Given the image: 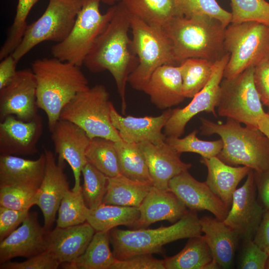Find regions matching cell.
I'll return each instance as SVG.
<instances>
[{
	"mask_svg": "<svg viewBox=\"0 0 269 269\" xmlns=\"http://www.w3.org/2000/svg\"><path fill=\"white\" fill-rule=\"evenodd\" d=\"M131 13L121 1L115 4V13L99 35L84 64L90 71H108L113 77L122 101L126 108L125 91L131 73L138 64V59L129 36Z\"/></svg>",
	"mask_w": 269,
	"mask_h": 269,
	"instance_id": "cell-1",
	"label": "cell"
},
{
	"mask_svg": "<svg viewBox=\"0 0 269 269\" xmlns=\"http://www.w3.org/2000/svg\"><path fill=\"white\" fill-rule=\"evenodd\" d=\"M32 70L36 81L37 105L46 114L50 131L65 106L90 87L88 81L80 66L54 57L35 60Z\"/></svg>",
	"mask_w": 269,
	"mask_h": 269,
	"instance_id": "cell-2",
	"label": "cell"
},
{
	"mask_svg": "<svg viewBox=\"0 0 269 269\" xmlns=\"http://www.w3.org/2000/svg\"><path fill=\"white\" fill-rule=\"evenodd\" d=\"M223 24L205 16L187 18L177 15L163 28L170 39L174 60L179 65L189 58H201L214 62L226 53Z\"/></svg>",
	"mask_w": 269,
	"mask_h": 269,
	"instance_id": "cell-3",
	"label": "cell"
},
{
	"mask_svg": "<svg viewBox=\"0 0 269 269\" xmlns=\"http://www.w3.org/2000/svg\"><path fill=\"white\" fill-rule=\"evenodd\" d=\"M224 123L201 118V134L219 135L223 143L217 156L232 166L242 165L256 172L269 168V139L258 128L242 127L240 122L227 118Z\"/></svg>",
	"mask_w": 269,
	"mask_h": 269,
	"instance_id": "cell-4",
	"label": "cell"
},
{
	"mask_svg": "<svg viewBox=\"0 0 269 269\" xmlns=\"http://www.w3.org/2000/svg\"><path fill=\"white\" fill-rule=\"evenodd\" d=\"M202 233L196 212L190 210L169 226L126 230L114 228L110 231V239L116 259L124 260L139 255L162 254L164 245Z\"/></svg>",
	"mask_w": 269,
	"mask_h": 269,
	"instance_id": "cell-5",
	"label": "cell"
},
{
	"mask_svg": "<svg viewBox=\"0 0 269 269\" xmlns=\"http://www.w3.org/2000/svg\"><path fill=\"white\" fill-rule=\"evenodd\" d=\"M224 47L229 60L223 78L232 79L269 60V26L256 21L231 22L225 29Z\"/></svg>",
	"mask_w": 269,
	"mask_h": 269,
	"instance_id": "cell-6",
	"label": "cell"
},
{
	"mask_svg": "<svg viewBox=\"0 0 269 269\" xmlns=\"http://www.w3.org/2000/svg\"><path fill=\"white\" fill-rule=\"evenodd\" d=\"M131 30L138 64L130 75L128 82L133 88L142 91L158 67L177 64L171 42L163 28L150 25L131 13Z\"/></svg>",
	"mask_w": 269,
	"mask_h": 269,
	"instance_id": "cell-7",
	"label": "cell"
},
{
	"mask_svg": "<svg viewBox=\"0 0 269 269\" xmlns=\"http://www.w3.org/2000/svg\"><path fill=\"white\" fill-rule=\"evenodd\" d=\"M112 105L106 88L97 84L77 94L63 108L60 119L78 126L90 139L100 137L119 141L122 139L111 119Z\"/></svg>",
	"mask_w": 269,
	"mask_h": 269,
	"instance_id": "cell-8",
	"label": "cell"
},
{
	"mask_svg": "<svg viewBox=\"0 0 269 269\" xmlns=\"http://www.w3.org/2000/svg\"><path fill=\"white\" fill-rule=\"evenodd\" d=\"M100 0H83V4L67 37L51 48L53 57L81 67L96 40L115 11V4L105 13L100 10Z\"/></svg>",
	"mask_w": 269,
	"mask_h": 269,
	"instance_id": "cell-9",
	"label": "cell"
},
{
	"mask_svg": "<svg viewBox=\"0 0 269 269\" xmlns=\"http://www.w3.org/2000/svg\"><path fill=\"white\" fill-rule=\"evenodd\" d=\"M83 0H49L41 16L28 25L18 46L12 55L18 62L36 45L44 41L56 43L70 32L81 8Z\"/></svg>",
	"mask_w": 269,
	"mask_h": 269,
	"instance_id": "cell-10",
	"label": "cell"
},
{
	"mask_svg": "<svg viewBox=\"0 0 269 269\" xmlns=\"http://www.w3.org/2000/svg\"><path fill=\"white\" fill-rule=\"evenodd\" d=\"M254 69L251 67L234 78H223L217 108L220 117L258 128L259 121L266 112L255 85Z\"/></svg>",
	"mask_w": 269,
	"mask_h": 269,
	"instance_id": "cell-11",
	"label": "cell"
},
{
	"mask_svg": "<svg viewBox=\"0 0 269 269\" xmlns=\"http://www.w3.org/2000/svg\"><path fill=\"white\" fill-rule=\"evenodd\" d=\"M229 60V54L226 53L215 62L212 74L206 86L186 106L172 110L163 129L166 137H179L184 133L188 122L200 112L211 113L217 117L215 108L220 98V84Z\"/></svg>",
	"mask_w": 269,
	"mask_h": 269,
	"instance_id": "cell-12",
	"label": "cell"
},
{
	"mask_svg": "<svg viewBox=\"0 0 269 269\" xmlns=\"http://www.w3.org/2000/svg\"><path fill=\"white\" fill-rule=\"evenodd\" d=\"M58 163L65 165L67 162L73 173L74 191L81 189L80 176L87 163L86 151L91 139L86 132L74 123L60 119L50 131Z\"/></svg>",
	"mask_w": 269,
	"mask_h": 269,
	"instance_id": "cell-13",
	"label": "cell"
},
{
	"mask_svg": "<svg viewBox=\"0 0 269 269\" xmlns=\"http://www.w3.org/2000/svg\"><path fill=\"white\" fill-rule=\"evenodd\" d=\"M256 192L254 171L251 169L244 184L234 193L223 221L245 240L254 239L265 210L257 199Z\"/></svg>",
	"mask_w": 269,
	"mask_h": 269,
	"instance_id": "cell-14",
	"label": "cell"
},
{
	"mask_svg": "<svg viewBox=\"0 0 269 269\" xmlns=\"http://www.w3.org/2000/svg\"><path fill=\"white\" fill-rule=\"evenodd\" d=\"M36 81L32 69L17 70L12 80L0 90V118L13 115L29 121L37 115Z\"/></svg>",
	"mask_w": 269,
	"mask_h": 269,
	"instance_id": "cell-15",
	"label": "cell"
},
{
	"mask_svg": "<svg viewBox=\"0 0 269 269\" xmlns=\"http://www.w3.org/2000/svg\"><path fill=\"white\" fill-rule=\"evenodd\" d=\"M42 119L38 114L29 121L10 115L0 123V154L32 155L43 133Z\"/></svg>",
	"mask_w": 269,
	"mask_h": 269,
	"instance_id": "cell-16",
	"label": "cell"
},
{
	"mask_svg": "<svg viewBox=\"0 0 269 269\" xmlns=\"http://www.w3.org/2000/svg\"><path fill=\"white\" fill-rule=\"evenodd\" d=\"M169 189L191 211L207 210L222 221L225 220L229 211L205 182L197 180L188 170L172 178L169 183Z\"/></svg>",
	"mask_w": 269,
	"mask_h": 269,
	"instance_id": "cell-17",
	"label": "cell"
},
{
	"mask_svg": "<svg viewBox=\"0 0 269 269\" xmlns=\"http://www.w3.org/2000/svg\"><path fill=\"white\" fill-rule=\"evenodd\" d=\"M46 157L44 174L38 188L36 205L44 217V227L50 230L61 201L69 190V182L64 172L65 165L56 162L53 152L44 148Z\"/></svg>",
	"mask_w": 269,
	"mask_h": 269,
	"instance_id": "cell-18",
	"label": "cell"
},
{
	"mask_svg": "<svg viewBox=\"0 0 269 269\" xmlns=\"http://www.w3.org/2000/svg\"><path fill=\"white\" fill-rule=\"evenodd\" d=\"M47 231L36 212H29L22 225L0 243V264L12 258H29L46 251Z\"/></svg>",
	"mask_w": 269,
	"mask_h": 269,
	"instance_id": "cell-19",
	"label": "cell"
},
{
	"mask_svg": "<svg viewBox=\"0 0 269 269\" xmlns=\"http://www.w3.org/2000/svg\"><path fill=\"white\" fill-rule=\"evenodd\" d=\"M172 110L168 109L156 117H124L111 106V119L114 127L124 141L139 143L149 142L159 144L165 141L166 136L162 132Z\"/></svg>",
	"mask_w": 269,
	"mask_h": 269,
	"instance_id": "cell-20",
	"label": "cell"
},
{
	"mask_svg": "<svg viewBox=\"0 0 269 269\" xmlns=\"http://www.w3.org/2000/svg\"><path fill=\"white\" fill-rule=\"evenodd\" d=\"M137 144L146 161L152 185L159 189L169 190L170 180L192 166L182 161L181 154L166 141L159 144L147 141Z\"/></svg>",
	"mask_w": 269,
	"mask_h": 269,
	"instance_id": "cell-21",
	"label": "cell"
},
{
	"mask_svg": "<svg viewBox=\"0 0 269 269\" xmlns=\"http://www.w3.org/2000/svg\"><path fill=\"white\" fill-rule=\"evenodd\" d=\"M96 231L87 222L47 231L46 251L62 264L74 262L82 255Z\"/></svg>",
	"mask_w": 269,
	"mask_h": 269,
	"instance_id": "cell-22",
	"label": "cell"
},
{
	"mask_svg": "<svg viewBox=\"0 0 269 269\" xmlns=\"http://www.w3.org/2000/svg\"><path fill=\"white\" fill-rule=\"evenodd\" d=\"M138 208L140 215L134 229L145 228L163 220L174 223L188 211L172 192L160 190L153 186Z\"/></svg>",
	"mask_w": 269,
	"mask_h": 269,
	"instance_id": "cell-23",
	"label": "cell"
},
{
	"mask_svg": "<svg viewBox=\"0 0 269 269\" xmlns=\"http://www.w3.org/2000/svg\"><path fill=\"white\" fill-rule=\"evenodd\" d=\"M160 109L177 105L185 98L179 65H164L155 70L142 89Z\"/></svg>",
	"mask_w": 269,
	"mask_h": 269,
	"instance_id": "cell-24",
	"label": "cell"
},
{
	"mask_svg": "<svg viewBox=\"0 0 269 269\" xmlns=\"http://www.w3.org/2000/svg\"><path fill=\"white\" fill-rule=\"evenodd\" d=\"M199 221L214 261L219 266L229 268L233 264L239 235L216 218L204 216Z\"/></svg>",
	"mask_w": 269,
	"mask_h": 269,
	"instance_id": "cell-25",
	"label": "cell"
},
{
	"mask_svg": "<svg viewBox=\"0 0 269 269\" xmlns=\"http://www.w3.org/2000/svg\"><path fill=\"white\" fill-rule=\"evenodd\" d=\"M45 163L44 152L35 160L0 155V186L21 185L38 188L43 178Z\"/></svg>",
	"mask_w": 269,
	"mask_h": 269,
	"instance_id": "cell-26",
	"label": "cell"
},
{
	"mask_svg": "<svg viewBox=\"0 0 269 269\" xmlns=\"http://www.w3.org/2000/svg\"><path fill=\"white\" fill-rule=\"evenodd\" d=\"M200 161L208 169L205 182L230 210L238 185L252 169L245 166L229 165L217 156L202 157Z\"/></svg>",
	"mask_w": 269,
	"mask_h": 269,
	"instance_id": "cell-27",
	"label": "cell"
},
{
	"mask_svg": "<svg viewBox=\"0 0 269 269\" xmlns=\"http://www.w3.org/2000/svg\"><path fill=\"white\" fill-rule=\"evenodd\" d=\"M163 260L165 269H213L219 267L204 236L201 235L189 238L180 252Z\"/></svg>",
	"mask_w": 269,
	"mask_h": 269,
	"instance_id": "cell-28",
	"label": "cell"
},
{
	"mask_svg": "<svg viewBox=\"0 0 269 269\" xmlns=\"http://www.w3.org/2000/svg\"><path fill=\"white\" fill-rule=\"evenodd\" d=\"M152 186L122 174L108 177L107 190L103 203L138 207Z\"/></svg>",
	"mask_w": 269,
	"mask_h": 269,
	"instance_id": "cell-29",
	"label": "cell"
},
{
	"mask_svg": "<svg viewBox=\"0 0 269 269\" xmlns=\"http://www.w3.org/2000/svg\"><path fill=\"white\" fill-rule=\"evenodd\" d=\"M109 231L96 232L84 253L74 262L62 264L68 269H110L116 259L110 248Z\"/></svg>",
	"mask_w": 269,
	"mask_h": 269,
	"instance_id": "cell-30",
	"label": "cell"
},
{
	"mask_svg": "<svg viewBox=\"0 0 269 269\" xmlns=\"http://www.w3.org/2000/svg\"><path fill=\"white\" fill-rule=\"evenodd\" d=\"M139 215L138 207L102 203L89 209L86 222L96 232L109 231L120 225L134 227Z\"/></svg>",
	"mask_w": 269,
	"mask_h": 269,
	"instance_id": "cell-31",
	"label": "cell"
},
{
	"mask_svg": "<svg viewBox=\"0 0 269 269\" xmlns=\"http://www.w3.org/2000/svg\"><path fill=\"white\" fill-rule=\"evenodd\" d=\"M128 11L146 23L163 28L178 14L174 0H123Z\"/></svg>",
	"mask_w": 269,
	"mask_h": 269,
	"instance_id": "cell-32",
	"label": "cell"
},
{
	"mask_svg": "<svg viewBox=\"0 0 269 269\" xmlns=\"http://www.w3.org/2000/svg\"><path fill=\"white\" fill-rule=\"evenodd\" d=\"M121 174L131 179L152 184L144 157L137 143L115 142Z\"/></svg>",
	"mask_w": 269,
	"mask_h": 269,
	"instance_id": "cell-33",
	"label": "cell"
},
{
	"mask_svg": "<svg viewBox=\"0 0 269 269\" xmlns=\"http://www.w3.org/2000/svg\"><path fill=\"white\" fill-rule=\"evenodd\" d=\"M214 63L201 58L186 59L179 64L185 98H193L209 81Z\"/></svg>",
	"mask_w": 269,
	"mask_h": 269,
	"instance_id": "cell-34",
	"label": "cell"
},
{
	"mask_svg": "<svg viewBox=\"0 0 269 269\" xmlns=\"http://www.w3.org/2000/svg\"><path fill=\"white\" fill-rule=\"evenodd\" d=\"M87 162L109 177L121 174L115 142L103 137L90 140L86 151Z\"/></svg>",
	"mask_w": 269,
	"mask_h": 269,
	"instance_id": "cell-35",
	"label": "cell"
},
{
	"mask_svg": "<svg viewBox=\"0 0 269 269\" xmlns=\"http://www.w3.org/2000/svg\"><path fill=\"white\" fill-rule=\"evenodd\" d=\"M178 15L190 18L205 16L216 19L227 27L232 14L222 8L216 0H174Z\"/></svg>",
	"mask_w": 269,
	"mask_h": 269,
	"instance_id": "cell-36",
	"label": "cell"
},
{
	"mask_svg": "<svg viewBox=\"0 0 269 269\" xmlns=\"http://www.w3.org/2000/svg\"><path fill=\"white\" fill-rule=\"evenodd\" d=\"M89 211L81 189L78 191L69 190L63 197L58 208L56 226L66 227L85 223Z\"/></svg>",
	"mask_w": 269,
	"mask_h": 269,
	"instance_id": "cell-37",
	"label": "cell"
},
{
	"mask_svg": "<svg viewBox=\"0 0 269 269\" xmlns=\"http://www.w3.org/2000/svg\"><path fill=\"white\" fill-rule=\"evenodd\" d=\"M84 182L81 191L85 203L89 209L102 203L106 195L108 177L87 162L82 170Z\"/></svg>",
	"mask_w": 269,
	"mask_h": 269,
	"instance_id": "cell-38",
	"label": "cell"
},
{
	"mask_svg": "<svg viewBox=\"0 0 269 269\" xmlns=\"http://www.w3.org/2000/svg\"><path fill=\"white\" fill-rule=\"evenodd\" d=\"M197 133L198 131L195 130L183 138L166 137L165 141L180 154L186 152H194L206 158L217 156L223 146L222 139L201 140L197 137Z\"/></svg>",
	"mask_w": 269,
	"mask_h": 269,
	"instance_id": "cell-39",
	"label": "cell"
},
{
	"mask_svg": "<svg viewBox=\"0 0 269 269\" xmlns=\"http://www.w3.org/2000/svg\"><path fill=\"white\" fill-rule=\"evenodd\" d=\"M39 0H18L16 13L13 21L8 30L6 38L0 51L3 56H7L18 46L28 26V15L33 6Z\"/></svg>",
	"mask_w": 269,
	"mask_h": 269,
	"instance_id": "cell-40",
	"label": "cell"
},
{
	"mask_svg": "<svg viewBox=\"0 0 269 269\" xmlns=\"http://www.w3.org/2000/svg\"><path fill=\"white\" fill-rule=\"evenodd\" d=\"M230 0L231 22L256 21L269 26V3L266 0Z\"/></svg>",
	"mask_w": 269,
	"mask_h": 269,
	"instance_id": "cell-41",
	"label": "cell"
},
{
	"mask_svg": "<svg viewBox=\"0 0 269 269\" xmlns=\"http://www.w3.org/2000/svg\"><path fill=\"white\" fill-rule=\"evenodd\" d=\"M38 188L21 185L0 186V206L17 210H29L36 205Z\"/></svg>",
	"mask_w": 269,
	"mask_h": 269,
	"instance_id": "cell-42",
	"label": "cell"
},
{
	"mask_svg": "<svg viewBox=\"0 0 269 269\" xmlns=\"http://www.w3.org/2000/svg\"><path fill=\"white\" fill-rule=\"evenodd\" d=\"M61 265L51 253L43 252L22 262L10 261L0 264V269H56Z\"/></svg>",
	"mask_w": 269,
	"mask_h": 269,
	"instance_id": "cell-43",
	"label": "cell"
},
{
	"mask_svg": "<svg viewBox=\"0 0 269 269\" xmlns=\"http://www.w3.org/2000/svg\"><path fill=\"white\" fill-rule=\"evenodd\" d=\"M245 246L239 266L242 269H265L268 254L260 248L253 239L245 240Z\"/></svg>",
	"mask_w": 269,
	"mask_h": 269,
	"instance_id": "cell-44",
	"label": "cell"
},
{
	"mask_svg": "<svg viewBox=\"0 0 269 269\" xmlns=\"http://www.w3.org/2000/svg\"><path fill=\"white\" fill-rule=\"evenodd\" d=\"M110 269H165L164 260L152 257V255L143 254L131 258L118 260Z\"/></svg>",
	"mask_w": 269,
	"mask_h": 269,
	"instance_id": "cell-45",
	"label": "cell"
},
{
	"mask_svg": "<svg viewBox=\"0 0 269 269\" xmlns=\"http://www.w3.org/2000/svg\"><path fill=\"white\" fill-rule=\"evenodd\" d=\"M29 210H17L0 206V242L24 220Z\"/></svg>",
	"mask_w": 269,
	"mask_h": 269,
	"instance_id": "cell-46",
	"label": "cell"
},
{
	"mask_svg": "<svg viewBox=\"0 0 269 269\" xmlns=\"http://www.w3.org/2000/svg\"><path fill=\"white\" fill-rule=\"evenodd\" d=\"M254 80L262 103L269 108V60L255 67Z\"/></svg>",
	"mask_w": 269,
	"mask_h": 269,
	"instance_id": "cell-47",
	"label": "cell"
},
{
	"mask_svg": "<svg viewBox=\"0 0 269 269\" xmlns=\"http://www.w3.org/2000/svg\"><path fill=\"white\" fill-rule=\"evenodd\" d=\"M254 171L258 198L264 208L269 210V168L261 172Z\"/></svg>",
	"mask_w": 269,
	"mask_h": 269,
	"instance_id": "cell-48",
	"label": "cell"
},
{
	"mask_svg": "<svg viewBox=\"0 0 269 269\" xmlns=\"http://www.w3.org/2000/svg\"><path fill=\"white\" fill-rule=\"evenodd\" d=\"M253 241L267 254L269 253V210L265 209Z\"/></svg>",
	"mask_w": 269,
	"mask_h": 269,
	"instance_id": "cell-49",
	"label": "cell"
},
{
	"mask_svg": "<svg viewBox=\"0 0 269 269\" xmlns=\"http://www.w3.org/2000/svg\"><path fill=\"white\" fill-rule=\"evenodd\" d=\"M17 62L12 53L2 60L0 63V90L6 86L14 78L17 70Z\"/></svg>",
	"mask_w": 269,
	"mask_h": 269,
	"instance_id": "cell-50",
	"label": "cell"
},
{
	"mask_svg": "<svg viewBox=\"0 0 269 269\" xmlns=\"http://www.w3.org/2000/svg\"><path fill=\"white\" fill-rule=\"evenodd\" d=\"M258 127L269 139V108L268 111L259 121Z\"/></svg>",
	"mask_w": 269,
	"mask_h": 269,
	"instance_id": "cell-51",
	"label": "cell"
},
{
	"mask_svg": "<svg viewBox=\"0 0 269 269\" xmlns=\"http://www.w3.org/2000/svg\"><path fill=\"white\" fill-rule=\"evenodd\" d=\"M123 0H100L101 2H102L105 4H107L110 5H113L116 2H120Z\"/></svg>",
	"mask_w": 269,
	"mask_h": 269,
	"instance_id": "cell-52",
	"label": "cell"
},
{
	"mask_svg": "<svg viewBox=\"0 0 269 269\" xmlns=\"http://www.w3.org/2000/svg\"><path fill=\"white\" fill-rule=\"evenodd\" d=\"M268 259L267 262L266 269H269V253L268 254Z\"/></svg>",
	"mask_w": 269,
	"mask_h": 269,
	"instance_id": "cell-53",
	"label": "cell"
}]
</instances>
